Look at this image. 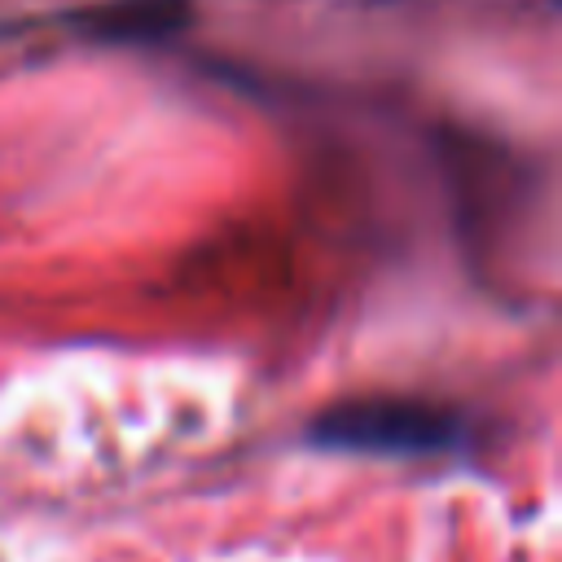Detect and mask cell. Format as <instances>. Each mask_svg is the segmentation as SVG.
<instances>
[{
	"mask_svg": "<svg viewBox=\"0 0 562 562\" xmlns=\"http://www.w3.org/2000/svg\"><path fill=\"white\" fill-rule=\"evenodd\" d=\"M193 18L189 0H105L92 9H75L61 22L83 40L101 44H149L184 31Z\"/></svg>",
	"mask_w": 562,
	"mask_h": 562,
	"instance_id": "2",
	"label": "cell"
},
{
	"mask_svg": "<svg viewBox=\"0 0 562 562\" xmlns=\"http://www.w3.org/2000/svg\"><path fill=\"white\" fill-rule=\"evenodd\" d=\"M312 443L338 452L373 457H435L465 443V422L457 408L413 400V395H373L334 404L312 422Z\"/></svg>",
	"mask_w": 562,
	"mask_h": 562,
	"instance_id": "1",
	"label": "cell"
}]
</instances>
